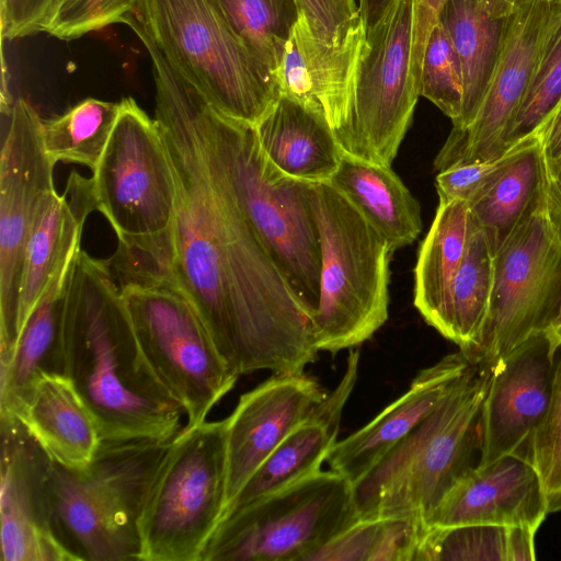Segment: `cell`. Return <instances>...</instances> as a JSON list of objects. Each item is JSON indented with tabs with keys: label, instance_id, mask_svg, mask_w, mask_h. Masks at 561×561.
Segmentation results:
<instances>
[{
	"label": "cell",
	"instance_id": "1",
	"mask_svg": "<svg viewBox=\"0 0 561 561\" xmlns=\"http://www.w3.org/2000/svg\"><path fill=\"white\" fill-rule=\"evenodd\" d=\"M154 121L173 170L171 283L239 376L304 370L317 358L311 313L241 209L206 134V99L154 46Z\"/></svg>",
	"mask_w": 561,
	"mask_h": 561
},
{
	"label": "cell",
	"instance_id": "2",
	"mask_svg": "<svg viewBox=\"0 0 561 561\" xmlns=\"http://www.w3.org/2000/svg\"><path fill=\"white\" fill-rule=\"evenodd\" d=\"M61 357L102 440H171L183 428L184 410L144 356L107 260L82 250L68 283Z\"/></svg>",
	"mask_w": 561,
	"mask_h": 561
},
{
	"label": "cell",
	"instance_id": "3",
	"mask_svg": "<svg viewBox=\"0 0 561 561\" xmlns=\"http://www.w3.org/2000/svg\"><path fill=\"white\" fill-rule=\"evenodd\" d=\"M90 181L94 209L118 239L115 254L136 272L169 275L176 191L172 165L156 121L133 98L119 113Z\"/></svg>",
	"mask_w": 561,
	"mask_h": 561
},
{
	"label": "cell",
	"instance_id": "4",
	"mask_svg": "<svg viewBox=\"0 0 561 561\" xmlns=\"http://www.w3.org/2000/svg\"><path fill=\"white\" fill-rule=\"evenodd\" d=\"M491 368L476 363L442 403L354 484L358 518L412 517L423 524L480 458V417Z\"/></svg>",
	"mask_w": 561,
	"mask_h": 561
},
{
	"label": "cell",
	"instance_id": "5",
	"mask_svg": "<svg viewBox=\"0 0 561 561\" xmlns=\"http://www.w3.org/2000/svg\"><path fill=\"white\" fill-rule=\"evenodd\" d=\"M171 440H102L81 470L53 462L57 530L78 561H141V517Z\"/></svg>",
	"mask_w": 561,
	"mask_h": 561
},
{
	"label": "cell",
	"instance_id": "6",
	"mask_svg": "<svg viewBox=\"0 0 561 561\" xmlns=\"http://www.w3.org/2000/svg\"><path fill=\"white\" fill-rule=\"evenodd\" d=\"M203 117L241 209L312 314L319 301L321 274L312 183L290 178L274 167L263 153L253 126L224 115L207 100Z\"/></svg>",
	"mask_w": 561,
	"mask_h": 561
},
{
	"label": "cell",
	"instance_id": "7",
	"mask_svg": "<svg viewBox=\"0 0 561 561\" xmlns=\"http://www.w3.org/2000/svg\"><path fill=\"white\" fill-rule=\"evenodd\" d=\"M311 199L321 247L312 336L318 351L334 354L364 343L387 321L392 252L330 182L312 183Z\"/></svg>",
	"mask_w": 561,
	"mask_h": 561
},
{
	"label": "cell",
	"instance_id": "8",
	"mask_svg": "<svg viewBox=\"0 0 561 561\" xmlns=\"http://www.w3.org/2000/svg\"><path fill=\"white\" fill-rule=\"evenodd\" d=\"M134 21L216 110L255 126L279 96L218 0H140Z\"/></svg>",
	"mask_w": 561,
	"mask_h": 561
},
{
	"label": "cell",
	"instance_id": "9",
	"mask_svg": "<svg viewBox=\"0 0 561 561\" xmlns=\"http://www.w3.org/2000/svg\"><path fill=\"white\" fill-rule=\"evenodd\" d=\"M227 421L184 427L171 440L141 517V561H202L222 519Z\"/></svg>",
	"mask_w": 561,
	"mask_h": 561
},
{
	"label": "cell",
	"instance_id": "10",
	"mask_svg": "<svg viewBox=\"0 0 561 561\" xmlns=\"http://www.w3.org/2000/svg\"><path fill=\"white\" fill-rule=\"evenodd\" d=\"M357 519L353 483L319 471L226 516L202 561H308Z\"/></svg>",
	"mask_w": 561,
	"mask_h": 561
},
{
	"label": "cell",
	"instance_id": "11",
	"mask_svg": "<svg viewBox=\"0 0 561 561\" xmlns=\"http://www.w3.org/2000/svg\"><path fill=\"white\" fill-rule=\"evenodd\" d=\"M119 288L144 356L184 410V427L207 421L239 375L220 354L196 309L171 283Z\"/></svg>",
	"mask_w": 561,
	"mask_h": 561
},
{
	"label": "cell",
	"instance_id": "12",
	"mask_svg": "<svg viewBox=\"0 0 561 561\" xmlns=\"http://www.w3.org/2000/svg\"><path fill=\"white\" fill-rule=\"evenodd\" d=\"M561 306V236L543 197L494 255L486 322L472 363L491 367L550 329Z\"/></svg>",
	"mask_w": 561,
	"mask_h": 561
},
{
	"label": "cell",
	"instance_id": "13",
	"mask_svg": "<svg viewBox=\"0 0 561 561\" xmlns=\"http://www.w3.org/2000/svg\"><path fill=\"white\" fill-rule=\"evenodd\" d=\"M414 0H398L365 41L351 111L334 131L342 151L391 165L420 96L412 75Z\"/></svg>",
	"mask_w": 561,
	"mask_h": 561
},
{
	"label": "cell",
	"instance_id": "14",
	"mask_svg": "<svg viewBox=\"0 0 561 561\" xmlns=\"http://www.w3.org/2000/svg\"><path fill=\"white\" fill-rule=\"evenodd\" d=\"M0 159V364L18 337L19 299L28 239L54 193L55 162L42 139V118L23 99L10 112Z\"/></svg>",
	"mask_w": 561,
	"mask_h": 561
},
{
	"label": "cell",
	"instance_id": "15",
	"mask_svg": "<svg viewBox=\"0 0 561 561\" xmlns=\"http://www.w3.org/2000/svg\"><path fill=\"white\" fill-rule=\"evenodd\" d=\"M561 16V0H520L489 89L473 121L451 129L438 151L436 171L486 162L504 152V139L523 101L547 36Z\"/></svg>",
	"mask_w": 561,
	"mask_h": 561
},
{
	"label": "cell",
	"instance_id": "16",
	"mask_svg": "<svg viewBox=\"0 0 561 561\" xmlns=\"http://www.w3.org/2000/svg\"><path fill=\"white\" fill-rule=\"evenodd\" d=\"M2 561H78L57 530L48 491L51 459L14 415H0Z\"/></svg>",
	"mask_w": 561,
	"mask_h": 561
},
{
	"label": "cell",
	"instance_id": "17",
	"mask_svg": "<svg viewBox=\"0 0 561 561\" xmlns=\"http://www.w3.org/2000/svg\"><path fill=\"white\" fill-rule=\"evenodd\" d=\"M560 345L547 330L490 367L480 417L478 465L522 451L548 409Z\"/></svg>",
	"mask_w": 561,
	"mask_h": 561
},
{
	"label": "cell",
	"instance_id": "18",
	"mask_svg": "<svg viewBox=\"0 0 561 561\" xmlns=\"http://www.w3.org/2000/svg\"><path fill=\"white\" fill-rule=\"evenodd\" d=\"M325 394L318 381L304 370H289L273 373L240 397L226 419V510L260 465Z\"/></svg>",
	"mask_w": 561,
	"mask_h": 561
},
{
	"label": "cell",
	"instance_id": "19",
	"mask_svg": "<svg viewBox=\"0 0 561 561\" xmlns=\"http://www.w3.org/2000/svg\"><path fill=\"white\" fill-rule=\"evenodd\" d=\"M547 514L540 477L530 460L516 451L467 471L444 495L425 527L525 525L538 529Z\"/></svg>",
	"mask_w": 561,
	"mask_h": 561
},
{
	"label": "cell",
	"instance_id": "20",
	"mask_svg": "<svg viewBox=\"0 0 561 561\" xmlns=\"http://www.w3.org/2000/svg\"><path fill=\"white\" fill-rule=\"evenodd\" d=\"M364 26L343 43L318 39L300 15L274 73L278 93L323 115L334 131L348 118Z\"/></svg>",
	"mask_w": 561,
	"mask_h": 561
},
{
	"label": "cell",
	"instance_id": "21",
	"mask_svg": "<svg viewBox=\"0 0 561 561\" xmlns=\"http://www.w3.org/2000/svg\"><path fill=\"white\" fill-rule=\"evenodd\" d=\"M471 365L470 358L459 351L422 369L400 398L365 426L335 443L327 459L331 470L356 484L442 403Z\"/></svg>",
	"mask_w": 561,
	"mask_h": 561
},
{
	"label": "cell",
	"instance_id": "22",
	"mask_svg": "<svg viewBox=\"0 0 561 561\" xmlns=\"http://www.w3.org/2000/svg\"><path fill=\"white\" fill-rule=\"evenodd\" d=\"M358 363L359 352L351 348L346 369L339 385L325 394L310 415L260 465L227 507L222 519L271 493L321 471L322 463L327 461L337 442L342 412L355 386Z\"/></svg>",
	"mask_w": 561,
	"mask_h": 561
},
{
	"label": "cell",
	"instance_id": "23",
	"mask_svg": "<svg viewBox=\"0 0 561 561\" xmlns=\"http://www.w3.org/2000/svg\"><path fill=\"white\" fill-rule=\"evenodd\" d=\"M253 128L265 157L290 178L329 182L342 160L327 118L284 94Z\"/></svg>",
	"mask_w": 561,
	"mask_h": 561
},
{
	"label": "cell",
	"instance_id": "24",
	"mask_svg": "<svg viewBox=\"0 0 561 561\" xmlns=\"http://www.w3.org/2000/svg\"><path fill=\"white\" fill-rule=\"evenodd\" d=\"M515 7L505 0H446L437 22L459 57L463 75V103L454 128L476 117L489 89Z\"/></svg>",
	"mask_w": 561,
	"mask_h": 561
},
{
	"label": "cell",
	"instance_id": "25",
	"mask_svg": "<svg viewBox=\"0 0 561 561\" xmlns=\"http://www.w3.org/2000/svg\"><path fill=\"white\" fill-rule=\"evenodd\" d=\"M18 419L51 461L67 469L87 468L102 442L94 417L62 374L43 373Z\"/></svg>",
	"mask_w": 561,
	"mask_h": 561
},
{
	"label": "cell",
	"instance_id": "26",
	"mask_svg": "<svg viewBox=\"0 0 561 561\" xmlns=\"http://www.w3.org/2000/svg\"><path fill=\"white\" fill-rule=\"evenodd\" d=\"M75 259L51 279L22 327L10 359L0 364V415L20 417L38 377L62 374V319Z\"/></svg>",
	"mask_w": 561,
	"mask_h": 561
},
{
	"label": "cell",
	"instance_id": "27",
	"mask_svg": "<svg viewBox=\"0 0 561 561\" xmlns=\"http://www.w3.org/2000/svg\"><path fill=\"white\" fill-rule=\"evenodd\" d=\"M329 182L388 242L392 253L413 243L422 231L420 204L391 165L371 163L343 152Z\"/></svg>",
	"mask_w": 561,
	"mask_h": 561
},
{
	"label": "cell",
	"instance_id": "28",
	"mask_svg": "<svg viewBox=\"0 0 561 561\" xmlns=\"http://www.w3.org/2000/svg\"><path fill=\"white\" fill-rule=\"evenodd\" d=\"M545 167L539 134L513 147L502 172L470 203L469 213L495 255L506 239L540 204Z\"/></svg>",
	"mask_w": 561,
	"mask_h": 561
},
{
	"label": "cell",
	"instance_id": "29",
	"mask_svg": "<svg viewBox=\"0 0 561 561\" xmlns=\"http://www.w3.org/2000/svg\"><path fill=\"white\" fill-rule=\"evenodd\" d=\"M89 213L66 193H51L43 204L32 229L22 272L19 334L43 293L80 251L83 224Z\"/></svg>",
	"mask_w": 561,
	"mask_h": 561
},
{
	"label": "cell",
	"instance_id": "30",
	"mask_svg": "<svg viewBox=\"0 0 561 561\" xmlns=\"http://www.w3.org/2000/svg\"><path fill=\"white\" fill-rule=\"evenodd\" d=\"M469 207L463 201H439L414 267L413 304L436 331L448 305L468 236Z\"/></svg>",
	"mask_w": 561,
	"mask_h": 561
},
{
	"label": "cell",
	"instance_id": "31",
	"mask_svg": "<svg viewBox=\"0 0 561 561\" xmlns=\"http://www.w3.org/2000/svg\"><path fill=\"white\" fill-rule=\"evenodd\" d=\"M494 283V254L469 213L465 254L455 276L438 332L469 356L479 345Z\"/></svg>",
	"mask_w": 561,
	"mask_h": 561
},
{
	"label": "cell",
	"instance_id": "32",
	"mask_svg": "<svg viewBox=\"0 0 561 561\" xmlns=\"http://www.w3.org/2000/svg\"><path fill=\"white\" fill-rule=\"evenodd\" d=\"M425 528L412 517L358 518L308 561H414Z\"/></svg>",
	"mask_w": 561,
	"mask_h": 561
},
{
	"label": "cell",
	"instance_id": "33",
	"mask_svg": "<svg viewBox=\"0 0 561 561\" xmlns=\"http://www.w3.org/2000/svg\"><path fill=\"white\" fill-rule=\"evenodd\" d=\"M119 102L88 98L60 116L42 118V139L50 159L83 164L93 171L107 145Z\"/></svg>",
	"mask_w": 561,
	"mask_h": 561
},
{
	"label": "cell",
	"instance_id": "34",
	"mask_svg": "<svg viewBox=\"0 0 561 561\" xmlns=\"http://www.w3.org/2000/svg\"><path fill=\"white\" fill-rule=\"evenodd\" d=\"M218 1L244 46L274 78L285 44L300 18L295 0Z\"/></svg>",
	"mask_w": 561,
	"mask_h": 561
},
{
	"label": "cell",
	"instance_id": "35",
	"mask_svg": "<svg viewBox=\"0 0 561 561\" xmlns=\"http://www.w3.org/2000/svg\"><path fill=\"white\" fill-rule=\"evenodd\" d=\"M561 104V16L550 30L538 64L504 139V152L537 135Z\"/></svg>",
	"mask_w": 561,
	"mask_h": 561
},
{
	"label": "cell",
	"instance_id": "36",
	"mask_svg": "<svg viewBox=\"0 0 561 561\" xmlns=\"http://www.w3.org/2000/svg\"><path fill=\"white\" fill-rule=\"evenodd\" d=\"M506 561V527L460 525L426 527L414 561Z\"/></svg>",
	"mask_w": 561,
	"mask_h": 561
},
{
	"label": "cell",
	"instance_id": "37",
	"mask_svg": "<svg viewBox=\"0 0 561 561\" xmlns=\"http://www.w3.org/2000/svg\"><path fill=\"white\" fill-rule=\"evenodd\" d=\"M420 96L435 104L453 125L463 103V75L459 57L444 27L436 22L430 33L421 66Z\"/></svg>",
	"mask_w": 561,
	"mask_h": 561
},
{
	"label": "cell",
	"instance_id": "38",
	"mask_svg": "<svg viewBox=\"0 0 561 561\" xmlns=\"http://www.w3.org/2000/svg\"><path fill=\"white\" fill-rule=\"evenodd\" d=\"M559 351L548 409L520 451L540 477L549 513L561 510V345Z\"/></svg>",
	"mask_w": 561,
	"mask_h": 561
},
{
	"label": "cell",
	"instance_id": "39",
	"mask_svg": "<svg viewBox=\"0 0 561 561\" xmlns=\"http://www.w3.org/2000/svg\"><path fill=\"white\" fill-rule=\"evenodd\" d=\"M140 0H56L44 32L64 41L122 23Z\"/></svg>",
	"mask_w": 561,
	"mask_h": 561
},
{
	"label": "cell",
	"instance_id": "40",
	"mask_svg": "<svg viewBox=\"0 0 561 561\" xmlns=\"http://www.w3.org/2000/svg\"><path fill=\"white\" fill-rule=\"evenodd\" d=\"M311 33L328 44L343 43L363 26L355 0H295Z\"/></svg>",
	"mask_w": 561,
	"mask_h": 561
},
{
	"label": "cell",
	"instance_id": "41",
	"mask_svg": "<svg viewBox=\"0 0 561 561\" xmlns=\"http://www.w3.org/2000/svg\"><path fill=\"white\" fill-rule=\"evenodd\" d=\"M512 153L513 148L492 161L458 164L439 171L436 175L439 201L470 203L502 172Z\"/></svg>",
	"mask_w": 561,
	"mask_h": 561
},
{
	"label": "cell",
	"instance_id": "42",
	"mask_svg": "<svg viewBox=\"0 0 561 561\" xmlns=\"http://www.w3.org/2000/svg\"><path fill=\"white\" fill-rule=\"evenodd\" d=\"M56 0H0L1 38L44 32Z\"/></svg>",
	"mask_w": 561,
	"mask_h": 561
},
{
	"label": "cell",
	"instance_id": "43",
	"mask_svg": "<svg viewBox=\"0 0 561 561\" xmlns=\"http://www.w3.org/2000/svg\"><path fill=\"white\" fill-rule=\"evenodd\" d=\"M446 0H414L412 75L419 90L422 59L430 33ZM420 94V93H419Z\"/></svg>",
	"mask_w": 561,
	"mask_h": 561
},
{
	"label": "cell",
	"instance_id": "44",
	"mask_svg": "<svg viewBox=\"0 0 561 561\" xmlns=\"http://www.w3.org/2000/svg\"><path fill=\"white\" fill-rule=\"evenodd\" d=\"M536 531L537 529L525 525L506 527V561L536 560Z\"/></svg>",
	"mask_w": 561,
	"mask_h": 561
},
{
	"label": "cell",
	"instance_id": "45",
	"mask_svg": "<svg viewBox=\"0 0 561 561\" xmlns=\"http://www.w3.org/2000/svg\"><path fill=\"white\" fill-rule=\"evenodd\" d=\"M538 134L545 165L553 167L561 163V104Z\"/></svg>",
	"mask_w": 561,
	"mask_h": 561
},
{
	"label": "cell",
	"instance_id": "46",
	"mask_svg": "<svg viewBox=\"0 0 561 561\" xmlns=\"http://www.w3.org/2000/svg\"><path fill=\"white\" fill-rule=\"evenodd\" d=\"M545 167V197L549 214L561 236V163Z\"/></svg>",
	"mask_w": 561,
	"mask_h": 561
},
{
	"label": "cell",
	"instance_id": "47",
	"mask_svg": "<svg viewBox=\"0 0 561 561\" xmlns=\"http://www.w3.org/2000/svg\"><path fill=\"white\" fill-rule=\"evenodd\" d=\"M398 0H358L365 33L371 31L387 15Z\"/></svg>",
	"mask_w": 561,
	"mask_h": 561
},
{
	"label": "cell",
	"instance_id": "48",
	"mask_svg": "<svg viewBox=\"0 0 561 561\" xmlns=\"http://www.w3.org/2000/svg\"><path fill=\"white\" fill-rule=\"evenodd\" d=\"M554 337L558 339V341L560 342V339H561V306H560V309L558 311V314L552 323V325L550 327V329L548 330ZM561 344V342H560Z\"/></svg>",
	"mask_w": 561,
	"mask_h": 561
},
{
	"label": "cell",
	"instance_id": "49",
	"mask_svg": "<svg viewBox=\"0 0 561 561\" xmlns=\"http://www.w3.org/2000/svg\"><path fill=\"white\" fill-rule=\"evenodd\" d=\"M508 4L513 5V7H516V4L520 1V0H505Z\"/></svg>",
	"mask_w": 561,
	"mask_h": 561
}]
</instances>
